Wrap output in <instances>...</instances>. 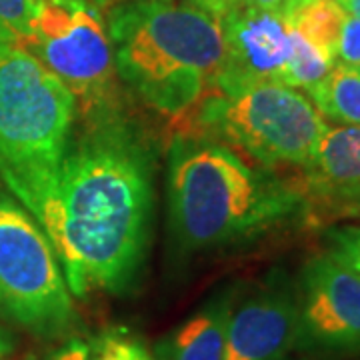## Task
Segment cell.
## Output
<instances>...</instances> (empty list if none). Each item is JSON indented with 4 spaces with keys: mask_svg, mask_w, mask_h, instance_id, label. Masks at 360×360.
I'll list each match as a JSON object with an SVG mask.
<instances>
[{
    "mask_svg": "<svg viewBox=\"0 0 360 360\" xmlns=\"http://www.w3.org/2000/svg\"><path fill=\"white\" fill-rule=\"evenodd\" d=\"M11 350H13V338L6 330L0 328V360L4 359Z\"/></svg>",
    "mask_w": 360,
    "mask_h": 360,
    "instance_id": "obj_22",
    "label": "cell"
},
{
    "mask_svg": "<svg viewBox=\"0 0 360 360\" xmlns=\"http://www.w3.org/2000/svg\"><path fill=\"white\" fill-rule=\"evenodd\" d=\"M92 2H94V4H96V6H98V4H106V2H108V0H92Z\"/></svg>",
    "mask_w": 360,
    "mask_h": 360,
    "instance_id": "obj_25",
    "label": "cell"
},
{
    "mask_svg": "<svg viewBox=\"0 0 360 360\" xmlns=\"http://www.w3.org/2000/svg\"><path fill=\"white\" fill-rule=\"evenodd\" d=\"M340 6L347 11L348 16H354V18H360V0H338Z\"/></svg>",
    "mask_w": 360,
    "mask_h": 360,
    "instance_id": "obj_23",
    "label": "cell"
},
{
    "mask_svg": "<svg viewBox=\"0 0 360 360\" xmlns=\"http://www.w3.org/2000/svg\"><path fill=\"white\" fill-rule=\"evenodd\" d=\"M284 0H222V16L234 8H257V11H281ZM220 16V18H222Z\"/></svg>",
    "mask_w": 360,
    "mask_h": 360,
    "instance_id": "obj_20",
    "label": "cell"
},
{
    "mask_svg": "<svg viewBox=\"0 0 360 360\" xmlns=\"http://www.w3.org/2000/svg\"><path fill=\"white\" fill-rule=\"evenodd\" d=\"M155 2H162V4H170V2H174V0H155Z\"/></svg>",
    "mask_w": 360,
    "mask_h": 360,
    "instance_id": "obj_26",
    "label": "cell"
},
{
    "mask_svg": "<svg viewBox=\"0 0 360 360\" xmlns=\"http://www.w3.org/2000/svg\"><path fill=\"white\" fill-rule=\"evenodd\" d=\"M335 60L324 56L309 40L302 39L295 28L290 30V54L286 58L281 82L292 89L310 90L330 72Z\"/></svg>",
    "mask_w": 360,
    "mask_h": 360,
    "instance_id": "obj_15",
    "label": "cell"
},
{
    "mask_svg": "<svg viewBox=\"0 0 360 360\" xmlns=\"http://www.w3.org/2000/svg\"><path fill=\"white\" fill-rule=\"evenodd\" d=\"M77 103L37 56L0 44V182L28 208L65 156Z\"/></svg>",
    "mask_w": 360,
    "mask_h": 360,
    "instance_id": "obj_4",
    "label": "cell"
},
{
    "mask_svg": "<svg viewBox=\"0 0 360 360\" xmlns=\"http://www.w3.org/2000/svg\"><path fill=\"white\" fill-rule=\"evenodd\" d=\"M0 314H2V304H0Z\"/></svg>",
    "mask_w": 360,
    "mask_h": 360,
    "instance_id": "obj_27",
    "label": "cell"
},
{
    "mask_svg": "<svg viewBox=\"0 0 360 360\" xmlns=\"http://www.w3.org/2000/svg\"><path fill=\"white\" fill-rule=\"evenodd\" d=\"M90 360H156L148 348L134 336L124 333H106L90 348Z\"/></svg>",
    "mask_w": 360,
    "mask_h": 360,
    "instance_id": "obj_18",
    "label": "cell"
},
{
    "mask_svg": "<svg viewBox=\"0 0 360 360\" xmlns=\"http://www.w3.org/2000/svg\"><path fill=\"white\" fill-rule=\"evenodd\" d=\"M298 347V298L266 288L232 302L222 360H284Z\"/></svg>",
    "mask_w": 360,
    "mask_h": 360,
    "instance_id": "obj_10",
    "label": "cell"
},
{
    "mask_svg": "<svg viewBox=\"0 0 360 360\" xmlns=\"http://www.w3.org/2000/svg\"><path fill=\"white\" fill-rule=\"evenodd\" d=\"M198 120L266 167L309 168L328 129L316 106L283 82L212 94L200 106Z\"/></svg>",
    "mask_w": 360,
    "mask_h": 360,
    "instance_id": "obj_5",
    "label": "cell"
},
{
    "mask_svg": "<svg viewBox=\"0 0 360 360\" xmlns=\"http://www.w3.org/2000/svg\"><path fill=\"white\" fill-rule=\"evenodd\" d=\"M309 2H312V0H284L281 13H283L284 18H286L288 14L295 13L296 8H300V6H304V4H309Z\"/></svg>",
    "mask_w": 360,
    "mask_h": 360,
    "instance_id": "obj_24",
    "label": "cell"
},
{
    "mask_svg": "<svg viewBox=\"0 0 360 360\" xmlns=\"http://www.w3.org/2000/svg\"><path fill=\"white\" fill-rule=\"evenodd\" d=\"M234 296L220 295L158 345L156 360H222Z\"/></svg>",
    "mask_w": 360,
    "mask_h": 360,
    "instance_id": "obj_12",
    "label": "cell"
},
{
    "mask_svg": "<svg viewBox=\"0 0 360 360\" xmlns=\"http://www.w3.org/2000/svg\"><path fill=\"white\" fill-rule=\"evenodd\" d=\"M116 75L165 116H193L217 94L224 63L219 18L188 4L130 0L108 16Z\"/></svg>",
    "mask_w": 360,
    "mask_h": 360,
    "instance_id": "obj_2",
    "label": "cell"
},
{
    "mask_svg": "<svg viewBox=\"0 0 360 360\" xmlns=\"http://www.w3.org/2000/svg\"><path fill=\"white\" fill-rule=\"evenodd\" d=\"M336 63H342L360 70V18L347 16L342 32H340V40H338Z\"/></svg>",
    "mask_w": 360,
    "mask_h": 360,
    "instance_id": "obj_19",
    "label": "cell"
},
{
    "mask_svg": "<svg viewBox=\"0 0 360 360\" xmlns=\"http://www.w3.org/2000/svg\"><path fill=\"white\" fill-rule=\"evenodd\" d=\"M49 360H90V347L82 340H70L68 345L58 348Z\"/></svg>",
    "mask_w": 360,
    "mask_h": 360,
    "instance_id": "obj_21",
    "label": "cell"
},
{
    "mask_svg": "<svg viewBox=\"0 0 360 360\" xmlns=\"http://www.w3.org/2000/svg\"><path fill=\"white\" fill-rule=\"evenodd\" d=\"M304 172L298 193L314 219H360V127H328Z\"/></svg>",
    "mask_w": 360,
    "mask_h": 360,
    "instance_id": "obj_11",
    "label": "cell"
},
{
    "mask_svg": "<svg viewBox=\"0 0 360 360\" xmlns=\"http://www.w3.org/2000/svg\"><path fill=\"white\" fill-rule=\"evenodd\" d=\"M316 110L342 127H360V70L336 63L330 72L307 90Z\"/></svg>",
    "mask_w": 360,
    "mask_h": 360,
    "instance_id": "obj_13",
    "label": "cell"
},
{
    "mask_svg": "<svg viewBox=\"0 0 360 360\" xmlns=\"http://www.w3.org/2000/svg\"><path fill=\"white\" fill-rule=\"evenodd\" d=\"M51 240L68 290L124 292L136 281L153 214L150 153L118 116L89 118L26 208Z\"/></svg>",
    "mask_w": 360,
    "mask_h": 360,
    "instance_id": "obj_1",
    "label": "cell"
},
{
    "mask_svg": "<svg viewBox=\"0 0 360 360\" xmlns=\"http://www.w3.org/2000/svg\"><path fill=\"white\" fill-rule=\"evenodd\" d=\"M22 49L65 82L77 115L116 116L115 54L92 0H42Z\"/></svg>",
    "mask_w": 360,
    "mask_h": 360,
    "instance_id": "obj_7",
    "label": "cell"
},
{
    "mask_svg": "<svg viewBox=\"0 0 360 360\" xmlns=\"http://www.w3.org/2000/svg\"><path fill=\"white\" fill-rule=\"evenodd\" d=\"M347 11L338 0H312L286 16L290 28L336 63L338 40L347 20Z\"/></svg>",
    "mask_w": 360,
    "mask_h": 360,
    "instance_id": "obj_14",
    "label": "cell"
},
{
    "mask_svg": "<svg viewBox=\"0 0 360 360\" xmlns=\"http://www.w3.org/2000/svg\"><path fill=\"white\" fill-rule=\"evenodd\" d=\"M0 304L4 316L46 338L68 335L77 322L72 295L49 236L2 182Z\"/></svg>",
    "mask_w": 360,
    "mask_h": 360,
    "instance_id": "obj_6",
    "label": "cell"
},
{
    "mask_svg": "<svg viewBox=\"0 0 360 360\" xmlns=\"http://www.w3.org/2000/svg\"><path fill=\"white\" fill-rule=\"evenodd\" d=\"M326 252L360 276V224L328 226L324 231Z\"/></svg>",
    "mask_w": 360,
    "mask_h": 360,
    "instance_id": "obj_17",
    "label": "cell"
},
{
    "mask_svg": "<svg viewBox=\"0 0 360 360\" xmlns=\"http://www.w3.org/2000/svg\"><path fill=\"white\" fill-rule=\"evenodd\" d=\"M298 347L360 350V276L328 252L310 258L298 296Z\"/></svg>",
    "mask_w": 360,
    "mask_h": 360,
    "instance_id": "obj_8",
    "label": "cell"
},
{
    "mask_svg": "<svg viewBox=\"0 0 360 360\" xmlns=\"http://www.w3.org/2000/svg\"><path fill=\"white\" fill-rule=\"evenodd\" d=\"M224 63L217 94L258 82H281L290 54V25L281 11L234 8L220 18Z\"/></svg>",
    "mask_w": 360,
    "mask_h": 360,
    "instance_id": "obj_9",
    "label": "cell"
},
{
    "mask_svg": "<svg viewBox=\"0 0 360 360\" xmlns=\"http://www.w3.org/2000/svg\"><path fill=\"white\" fill-rule=\"evenodd\" d=\"M302 206L298 188L252 168L220 142L179 139L170 148V229L184 252L246 240Z\"/></svg>",
    "mask_w": 360,
    "mask_h": 360,
    "instance_id": "obj_3",
    "label": "cell"
},
{
    "mask_svg": "<svg viewBox=\"0 0 360 360\" xmlns=\"http://www.w3.org/2000/svg\"><path fill=\"white\" fill-rule=\"evenodd\" d=\"M42 0H0V44L25 46Z\"/></svg>",
    "mask_w": 360,
    "mask_h": 360,
    "instance_id": "obj_16",
    "label": "cell"
}]
</instances>
